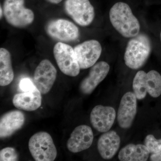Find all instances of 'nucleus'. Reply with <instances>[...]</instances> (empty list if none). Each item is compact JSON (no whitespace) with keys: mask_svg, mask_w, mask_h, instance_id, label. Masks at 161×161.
Returning <instances> with one entry per match:
<instances>
[{"mask_svg":"<svg viewBox=\"0 0 161 161\" xmlns=\"http://www.w3.org/2000/svg\"><path fill=\"white\" fill-rule=\"evenodd\" d=\"M57 70L51 61L42 60L34 72L33 83L41 94L45 95L51 89L57 78Z\"/></svg>","mask_w":161,"mask_h":161,"instance_id":"obj_10","label":"nucleus"},{"mask_svg":"<svg viewBox=\"0 0 161 161\" xmlns=\"http://www.w3.org/2000/svg\"><path fill=\"white\" fill-rule=\"evenodd\" d=\"M75 55L80 69L92 67L100 58L102 47L97 40H87L74 47Z\"/></svg>","mask_w":161,"mask_h":161,"instance_id":"obj_9","label":"nucleus"},{"mask_svg":"<svg viewBox=\"0 0 161 161\" xmlns=\"http://www.w3.org/2000/svg\"><path fill=\"white\" fill-rule=\"evenodd\" d=\"M13 103L20 110L32 112L38 109L42 104L41 93L36 87L33 89L16 94Z\"/></svg>","mask_w":161,"mask_h":161,"instance_id":"obj_17","label":"nucleus"},{"mask_svg":"<svg viewBox=\"0 0 161 161\" xmlns=\"http://www.w3.org/2000/svg\"><path fill=\"white\" fill-rule=\"evenodd\" d=\"M109 19L113 27L124 37L132 38L139 34L140 24L127 3L114 4L110 10Z\"/></svg>","mask_w":161,"mask_h":161,"instance_id":"obj_1","label":"nucleus"},{"mask_svg":"<svg viewBox=\"0 0 161 161\" xmlns=\"http://www.w3.org/2000/svg\"><path fill=\"white\" fill-rule=\"evenodd\" d=\"M19 156L15 149L12 147H6L0 151V161H15L19 160Z\"/></svg>","mask_w":161,"mask_h":161,"instance_id":"obj_21","label":"nucleus"},{"mask_svg":"<svg viewBox=\"0 0 161 161\" xmlns=\"http://www.w3.org/2000/svg\"><path fill=\"white\" fill-rule=\"evenodd\" d=\"M150 154L145 145L130 144L120 150L118 158L121 161H146L149 158Z\"/></svg>","mask_w":161,"mask_h":161,"instance_id":"obj_18","label":"nucleus"},{"mask_svg":"<svg viewBox=\"0 0 161 161\" xmlns=\"http://www.w3.org/2000/svg\"><path fill=\"white\" fill-rule=\"evenodd\" d=\"M160 40H161V31L160 32Z\"/></svg>","mask_w":161,"mask_h":161,"instance_id":"obj_26","label":"nucleus"},{"mask_svg":"<svg viewBox=\"0 0 161 161\" xmlns=\"http://www.w3.org/2000/svg\"><path fill=\"white\" fill-rule=\"evenodd\" d=\"M28 147L36 161H53L57 157V149L47 132H40L34 134L30 139Z\"/></svg>","mask_w":161,"mask_h":161,"instance_id":"obj_5","label":"nucleus"},{"mask_svg":"<svg viewBox=\"0 0 161 161\" xmlns=\"http://www.w3.org/2000/svg\"><path fill=\"white\" fill-rule=\"evenodd\" d=\"M152 50L150 38L145 33L139 34L131 38L127 44L124 60L128 67L137 69L146 63Z\"/></svg>","mask_w":161,"mask_h":161,"instance_id":"obj_2","label":"nucleus"},{"mask_svg":"<svg viewBox=\"0 0 161 161\" xmlns=\"http://www.w3.org/2000/svg\"><path fill=\"white\" fill-rule=\"evenodd\" d=\"M64 9L74 21L80 26H89L95 17V11L89 0H66Z\"/></svg>","mask_w":161,"mask_h":161,"instance_id":"obj_7","label":"nucleus"},{"mask_svg":"<svg viewBox=\"0 0 161 161\" xmlns=\"http://www.w3.org/2000/svg\"><path fill=\"white\" fill-rule=\"evenodd\" d=\"M116 117L115 109L110 106L97 105L92 109L90 120L92 126L98 132L109 131Z\"/></svg>","mask_w":161,"mask_h":161,"instance_id":"obj_14","label":"nucleus"},{"mask_svg":"<svg viewBox=\"0 0 161 161\" xmlns=\"http://www.w3.org/2000/svg\"><path fill=\"white\" fill-rule=\"evenodd\" d=\"M132 88L139 100L144 99L147 93L153 98H158L161 95V75L154 70L148 73L139 71L133 78Z\"/></svg>","mask_w":161,"mask_h":161,"instance_id":"obj_3","label":"nucleus"},{"mask_svg":"<svg viewBox=\"0 0 161 161\" xmlns=\"http://www.w3.org/2000/svg\"><path fill=\"white\" fill-rule=\"evenodd\" d=\"M93 139L94 134L91 127L80 125L73 130L67 142V147L74 153L81 152L91 147Z\"/></svg>","mask_w":161,"mask_h":161,"instance_id":"obj_12","label":"nucleus"},{"mask_svg":"<svg viewBox=\"0 0 161 161\" xmlns=\"http://www.w3.org/2000/svg\"><path fill=\"white\" fill-rule=\"evenodd\" d=\"M19 86L20 89L23 92L30 91L36 87L34 84L28 78H23L20 80Z\"/></svg>","mask_w":161,"mask_h":161,"instance_id":"obj_22","label":"nucleus"},{"mask_svg":"<svg viewBox=\"0 0 161 161\" xmlns=\"http://www.w3.org/2000/svg\"><path fill=\"white\" fill-rule=\"evenodd\" d=\"M45 31L50 37L59 42L75 41L79 36L78 27L74 23L64 19L52 20L47 24Z\"/></svg>","mask_w":161,"mask_h":161,"instance_id":"obj_8","label":"nucleus"},{"mask_svg":"<svg viewBox=\"0 0 161 161\" xmlns=\"http://www.w3.org/2000/svg\"><path fill=\"white\" fill-rule=\"evenodd\" d=\"M0 18L1 19H2V17H3V14H4L3 13V8H2V6H1V7H0Z\"/></svg>","mask_w":161,"mask_h":161,"instance_id":"obj_25","label":"nucleus"},{"mask_svg":"<svg viewBox=\"0 0 161 161\" xmlns=\"http://www.w3.org/2000/svg\"><path fill=\"white\" fill-rule=\"evenodd\" d=\"M25 0H5L3 13L6 22L14 27L23 28L31 25L35 19L31 9L24 6Z\"/></svg>","mask_w":161,"mask_h":161,"instance_id":"obj_4","label":"nucleus"},{"mask_svg":"<svg viewBox=\"0 0 161 161\" xmlns=\"http://www.w3.org/2000/svg\"><path fill=\"white\" fill-rule=\"evenodd\" d=\"M14 78L10 52L6 48H0V85L10 84Z\"/></svg>","mask_w":161,"mask_h":161,"instance_id":"obj_19","label":"nucleus"},{"mask_svg":"<svg viewBox=\"0 0 161 161\" xmlns=\"http://www.w3.org/2000/svg\"><path fill=\"white\" fill-rule=\"evenodd\" d=\"M120 144V137L115 131L104 132L98 140V153L104 159H111L118 151Z\"/></svg>","mask_w":161,"mask_h":161,"instance_id":"obj_16","label":"nucleus"},{"mask_svg":"<svg viewBox=\"0 0 161 161\" xmlns=\"http://www.w3.org/2000/svg\"><path fill=\"white\" fill-rule=\"evenodd\" d=\"M134 93H126L121 99L117 112L119 125L122 129H129L132 126L137 112V101Z\"/></svg>","mask_w":161,"mask_h":161,"instance_id":"obj_11","label":"nucleus"},{"mask_svg":"<svg viewBox=\"0 0 161 161\" xmlns=\"http://www.w3.org/2000/svg\"><path fill=\"white\" fill-rule=\"evenodd\" d=\"M110 65L105 61L95 63L90 69L89 75L81 81L79 86L80 92L90 95L106 78L110 71Z\"/></svg>","mask_w":161,"mask_h":161,"instance_id":"obj_13","label":"nucleus"},{"mask_svg":"<svg viewBox=\"0 0 161 161\" xmlns=\"http://www.w3.org/2000/svg\"><path fill=\"white\" fill-rule=\"evenodd\" d=\"M150 160L152 161H161V151L157 153H152L150 156Z\"/></svg>","mask_w":161,"mask_h":161,"instance_id":"obj_23","label":"nucleus"},{"mask_svg":"<svg viewBox=\"0 0 161 161\" xmlns=\"http://www.w3.org/2000/svg\"><path fill=\"white\" fill-rule=\"evenodd\" d=\"M144 145L147 147L150 153H157L161 151V139H157L152 134H149L146 136Z\"/></svg>","mask_w":161,"mask_h":161,"instance_id":"obj_20","label":"nucleus"},{"mask_svg":"<svg viewBox=\"0 0 161 161\" xmlns=\"http://www.w3.org/2000/svg\"><path fill=\"white\" fill-rule=\"evenodd\" d=\"M53 52L58 67L64 74L73 77L79 75L80 69L71 46L59 42L55 44Z\"/></svg>","mask_w":161,"mask_h":161,"instance_id":"obj_6","label":"nucleus"},{"mask_svg":"<svg viewBox=\"0 0 161 161\" xmlns=\"http://www.w3.org/2000/svg\"><path fill=\"white\" fill-rule=\"evenodd\" d=\"M25 115L19 110L5 113L0 119V137L6 138L21 129L25 122Z\"/></svg>","mask_w":161,"mask_h":161,"instance_id":"obj_15","label":"nucleus"},{"mask_svg":"<svg viewBox=\"0 0 161 161\" xmlns=\"http://www.w3.org/2000/svg\"><path fill=\"white\" fill-rule=\"evenodd\" d=\"M45 1L52 4H58L62 2L63 0H45Z\"/></svg>","mask_w":161,"mask_h":161,"instance_id":"obj_24","label":"nucleus"}]
</instances>
